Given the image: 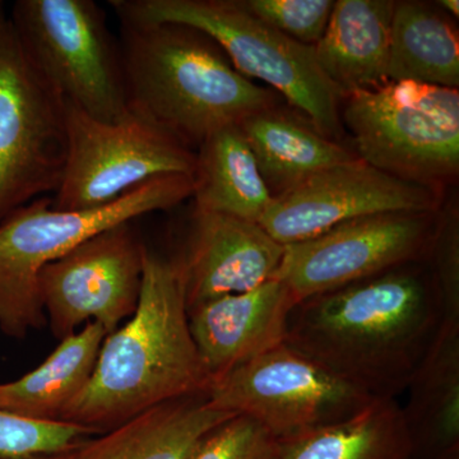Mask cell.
Returning <instances> with one entry per match:
<instances>
[{"label":"cell","mask_w":459,"mask_h":459,"mask_svg":"<svg viewBox=\"0 0 459 459\" xmlns=\"http://www.w3.org/2000/svg\"><path fill=\"white\" fill-rule=\"evenodd\" d=\"M444 320L428 262L412 263L301 301L286 344L374 398H397Z\"/></svg>","instance_id":"1"},{"label":"cell","mask_w":459,"mask_h":459,"mask_svg":"<svg viewBox=\"0 0 459 459\" xmlns=\"http://www.w3.org/2000/svg\"><path fill=\"white\" fill-rule=\"evenodd\" d=\"M211 385L190 332L180 262L146 249L137 309L105 337L89 385L62 421L101 434L166 402L207 394Z\"/></svg>","instance_id":"2"},{"label":"cell","mask_w":459,"mask_h":459,"mask_svg":"<svg viewBox=\"0 0 459 459\" xmlns=\"http://www.w3.org/2000/svg\"><path fill=\"white\" fill-rule=\"evenodd\" d=\"M122 22L126 100L132 114L189 148L274 107L210 38L177 23Z\"/></svg>","instance_id":"3"},{"label":"cell","mask_w":459,"mask_h":459,"mask_svg":"<svg viewBox=\"0 0 459 459\" xmlns=\"http://www.w3.org/2000/svg\"><path fill=\"white\" fill-rule=\"evenodd\" d=\"M192 195V177L164 175L101 207L62 211L51 197H42L12 213L0 223V332L23 340L47 323L39 276L48 264L99 232L169 210Z\"/></svg>","instance_id":"4"},{"label":"cell","mask_w":459,"mask_h":459,"mask_svg":"<svg viewBox=\"0 0 459 459\" xmlns=\"http://www.w3.org/2000/svg\"><path fill=\"white\" fill-rule=\"evenodd\" d=\"M120 21L177 23L197 30L247 80L282 93L331 140H340V91L325 77L310 45L287 38L247 12L240 0H111Z\"/></svg>","instance_id":"5"},{"label":"cell","mask_w":459,"mask_h":459,"mask_svg":"<svg viewBox=\"0 0 459 459\" xmlns=\"http://www.w3.org/2000/svg\"><path fill=\"white\" fill-rule=\"evenodd\" d=\"M343 98V120L362 161L429 186L457 175L458 89L388 81Z\"/></svg>","instance_id":"6"},{"label":"cell","mask_w":459,"mask_h":459,"mask_svg":"<svg viewBox=\"0 0 459 459\" xmlns=\"http://www.w3.org/2000/svg\"><path fill=\"white\" fill-rule=\"evenodd\" d=\"M12 25L39 71L69 104L96 120L129 114L122 50L92 0H17Z\"/></svg>","instance_id":"7"},{"label":"cell","mask_w":459,"mask_h":459,"mask_svg":"<svg viewBox=\"0 0 459 459\" xmlns=\"http://www.w3.org/2000/svg\"><path fill=\"white\" fill-rule=\"evenodd\" d=\"M68 153L66 104L0 12V223L56 195Z\"/></svg>","instance_id":"8"},{"label":"cell","mask_w":459,"mask_h":459,"mask_svg":"<svg viewBox=\"0 0 459 459\" xmlns=\"http://www.w3.org/2000/svg\"><path fill=\"white\" fill-rule=\"evenodd\" d=\"M207 400L285 443L355 415L374 397L282 343L214 382Z\"/></svg>","instance_id":"9"},{"label":"cell","mask_w":459,"mask_h":459,"mask_svg":"<svg viewBox=\"0 0 459 459\" xmlns=\"http://www.w3.org/2000/svg\"><path fill=\"white\" fill-rule=\"evenodd\" d=\"M65 104L68 153L51 197L56 210L101 207L148 180L195 172L192 148L131 111L120 122L105 123Z\"/></svg>","instance_id":"10"},{"label":"cell","mask_w":459,"mask_h":459,"mask_svg":"<svg viewBox=\"0 0 459 459\" xmlns=\"http://www.w3.org/2000/svg\"><path fill=\"white\" fill-rule=\"evenodd\" d=\"M439 216L435 212H388L334 226L318 237L285 246L274 279L296 303L358 281L429 262Z\"/></svg>","instance_id":"11"},{"label":"cell","mask_w":459,"mask_h":459,"mask_svg":"<svg viewBox=\"0 0 459 459\" xmlns=\"http://www.w3.org/2000/svg\"><path fill=\"white\" fill-rule=\"evenodd\" d=\"M146 246L133 221L93 235L39 276V294L53 336L62 341L89 323L111 333L137 309Z\"/></svg>","instance_id":"12"},{"label":"cell","mask_w":459,"mask_h":459,"mask_svg":"<svg viewBox=\"0 0 459 459\" xmlns=\"http://www.w3.org/2000/svg\"><path fill=\"white\" fill-rule=\"evenodd\" d=\"M437 207L434 186L400 179L358 159L272 198L258 223L274 240L290 246L360 217L435 212Z\"/></svg>","instance_id":"13"},{"label":"cell","mask_w":459,"mask_h":459,"mask_svg":"<svg viewBox=\"0 0 459 459\" xmlns=\"http://www.w3.org/2000/svg\"><path fill=\"white\" fill-rule=\"evenodd\" d=\"M283 255L285 246L258 222L195 211L188 250L179 259L188 310L273 280Z\"/></svg>","instance_id":"14"},{"label":"cell","mask_w":459,"mask_h":459,"mask_svg":"<svg viewBox=\"0 0 459 459\" xmlns=\"http://www.w3.org/2000/svg\"><path fill=\"white\" fill-rule=\"evenodd\" d=\"M296 305L289 287L273 279L252 291L190 307V332L212 385L240 365L285 343Z\"/></svg>","instance_id":"15"},{"label":"cell","mask_w":459,"mask_h":459,"mask_svg":"<svg viewBox=\"0 0 459 459\" xmlns=\"http://www.w3.org/2000/svg\"><path fill=\"white\" fill-rule=\"evenodd\" d=\"M232 413L213 409L207 394L166 402L65 453V459H189Z\"/></svg>","instance_id":"16"},{"label":"cell","mask_w":459,"mask_h":459,"mask_svg":"<svg viewBox=\"0 0 459 459\" xmlns=\"http://www.w3.org/2000/svg\"><path fill=\"white\" fill-rule=\"evenodd\" d=\"M395 2L338 0L316 45L325 77L346 96L388 82L389 48Z\"/></svg>","instance_id":"17"},{"label":"cell","mask_w":459,"mask_h":459,"mask_svg":"<svg viewBox=\"0 0 459 459\" xmlns=\"http://www.w3.org/2000/svg\"><path fill=\"white\" fill-rule=\"evenodd\" d=\"M402 406L413 459L459 455V322L443 320Z\"/></svg>","instance_id":"18"},{"label":"cell","mask_w":459,"mask_h":459,"mask_svg":"<svg viewBox=\"0 0 459 459\" xmlns=\"http://www.w3.org/2000/svg\"><path fill=\"white\" fill-rule=\"evenodd\" d=\"M241 132L271 197H279L313 175L359 157L292 114L265 108L241 120Z\"/></svg>","instance_id":"19"},{"label":"cell","mask_w":459,"mask_h":459,"mask_svg":"<svg viewBox=\"0 0 459 459\" xmlns=\"http://www.w3.org/2000/svg\"><path fill=\"white\" fill-rule=\"evenodd\" d=\"M107 329L89 323L65 338L36 369L0 383V411L32 421H62L89 385Z\"/></svg>","instance_id":"20"},{"label":"cell","mask_w":459,"mask_h":459,"mask_svg":"<svg viewBox=\"0 0 459 459\" xmlns=\"http://www.w3.org/2000/svg\"><path fill=\"white\" fill-rule=\"evenodd\" d=\"M195 211L258 222L271 193L240 126L212 133L198 146L192 175Z\"/></svg>","instance_id":"21"},{"label":"cell","mask_w":459,"mask_h":459,"mask_svg":"<svg viewBox=\"0 0 459 459\" xmlns=\"http://www.w3.org/2000/svg\"><path fill=\"white\" fill-rule=\"evenodd\" d=\"M280 459H413L397 398H374L355 415L282 443Z\"/></svg>","instance_id":"22"},{"label":"cell","mask_w":459,"mask_h":459,"mask_svg":"<svg viewBox=\"0 0 459 459\" xmlns=\"http://www.w3.org/2000/svg\"><path fill=\"white\" fill-rule=\"evenodd\" d=\"M388 80L458 89L457 33L424 3H395Z\"/></svg>","instance_id":"23"},{"label":"cell","mask_w":459,"mask_h":459,"mask_svg":"<svg viewBox=\"0 0 459 459\" xmlns=\"http://www.w3.org/2000/svg\"><path fill=\"white\" fill-rule=\"evenodd\" d=\"M99 435L72 422H41L16 418L0 411V455L35 457L63 455Z\"/></svg>","instance_id":"24"},{"label":"cell","mask_w":459,"mask_h":459,"mask_svg":"<svg viewBox=\"0 0 459 459\" xmlns=\"http://www.w3.org/2000/svg\"><path fill=\"white\" fill-rule=\"evenodd\" d=\"M247 12L287 38L314 47L333 11L332 0H241Z\"/></svg>","instance_id":"25"},{"label":"cell","mask_w":459,"mask_h":459,"mask_svg":"<svg viewBox=\"0 0 459 459\" xmlns=\"http://www.w3.org/2000/svg\"><path fill=\"white\" fill-rule=\"evenodd\" d=\"M282 443L255 420L235 415L211 431L189 459H280Z\"/></svg>","instance_id":"26"},{"label":"cell","mask_w":459,"mask_h":459,"mask_svg":"<svg viewBox=\"0 0 459 459\" xmlns=\"http://www.w3.org/2000/svg\"><path fill=\"white\" fill-rule=\"evenodd\" d=\"M428 263L439 291L444 320L459 322V219L455 208L439 216Z\"/></svg>","instance_id":"27"},{"label":"cell","mask_w":459,"mask_h":459,"mask_svg":"<svg viewBox=\"0 0 459 459\" xmlns=\"http://www.w3.org/2000/svg\"><path fill=\"white\" fill-rule=\"evenodd\" d=\"M437 4H440V7L448 11L452 16L458 18L459 14V2L458 0H440L437 2Z\"/></svg>","instance_id":"28"},{"label":"cell","mask_w":459,"mask_h":459,"mask_svg":"<svg viewBox=\"0 0 459 459\" xmlns=\"http://www.w3.org/2000/svg\"><path fill=\"white\" fill-rule=\"evenodd\" d=\"M0 459H65V453H63V455H35V457H11V455H0Z\"/></svg>","instance_id":"29"},{"label":"cell","mask_w":459,"mask_h":459,"mask_svg":"<svg viewBox=\"0 0 459 459\" xmlns=\"http://www.w3.org/2000/svg\"><path fill=\"white\" fill-rule=\"evenodd\" d=\"M3 8H4V5H3V3H2V2H0V12H2V11H3Z\"/></svg>","instance_id":"30"},{"label":"cell","mask_w":459,"mask_h":459,"mask_svg":"<svg viewBox=\"0 0 459 459\" xmlns=\"http://www.w3.org/2000/svg\"><path fill=\"white\" fill-rule=\"evenodd\" d=\"M449 459H459V455H457V457H452V458H449Z\"/></svg>","instance_id":"31"}]
</instances>
